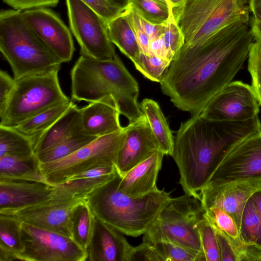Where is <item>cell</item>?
<instances>
[{"label": "cell", "mask_w": 261, "mask_h": 261, "mask_svg": "<svg viewBox=\"0 0 261 261\" xmlns=\"http://www.w3.org/2000/svg\"><path fill=\"white\" fill-rule=\"evenodd\" d=\"M254 42L250 19H242L200 43H185L160 83L163 93L178 109L200 114L241 70Z\"/></svg>", "instance_id": "6da1fadb"}, {"label": "cell", "mask_w": 261, "mask_h": 261, "mask_svg": "<svg viewBox=\"0 0 261 261\" xmlns=\"http://www.w3.org/2000/svg\"><path fill=\"white\" fill-rule=\"evenodd\" d=\"M259 130L258 116L246 121H227L208 119L199 114L182 122L174 138L171 156L185 194L199 200L200 192L225 153Z\"/></svg>", "instance_id": "7a4b0ae2"}, {"label": "cell", "mask_w": 261, "mask_h": 261, "mask_svg": "<svg viewBox=\"0 0 261 261\" xmlns=\"http://www.w3.org/2000/svg\"><path fill=\"white\" fill-rule=\"evenodd\" d=\"M71 99L91 102L107 96L116 100L129 122L143 115L138 102V82L116 55L99 60L81 55L70 71Z\"/></svg>", "instance_id": "3957f363"}, {"label": "cell", "mask_w": 261, "mask_h": 261, "mask_svg": "<svg viewBox=\"0 0 261 261\" xmlns=\"http://www.w3.org/2000/svg\"><path fill=\"white\" fill-rule=\"evenodd\" d=\"M118 173L86 198L95 217L123 234H144L172 198L170 192L158 189L140 196L132 197L118 187Z\"/></svg>", "instance_id": "277c9868"}, {"label": "cell", "mask_w": 261, "mask_h": 261, "mask_svg": "<svg viewBox=\"0 0 261 261\" xmlns=\"http://www.w3.org/2000/svg\"><path fill=\"white\" fill-rule=\"evenodd\" d=\"M0 50L15 80L59 71L62 61L24 20L22 11L0 12Z\"/></svg>", "instance_id": "5b68a950"}, {"label": "cell", "mask_w": 261, "mask_h": 261, "mask_svg": "<svg viewBox=\"0 0 261 261\" xmlns=\"http://www.w3.org/2000/svg\"><path fill=\"white\" fill-rule=\"evenodd\" d=\"M204 213L200 200L191 195L185 194L171 198L143 234L142 241L174 243L205 261L197 228Z\"/></svg>", "instance_id": "8992f818"}, {"label": "cell", "mask_w": 261, "mask_h": 261, "mask_svg": "<svg viewBox=\"0 0 261 261\" xmlns=\"http://www.w3.org/2000/svg\"><path fill=\"white\" fill-rule=\"evenodd\" d=\"M59 71L15 80L0 126L16 127L24 121L56 105L70 99L60 85Z\"/></svg>", "instance_id": "52a82bcc"}, {"label": "cell", "mask_w": 261, "mask_h": 261, "mask_svg": "<svg viewBox=\"0 0 261 261\" xmlns=\"http://www.w3.org/2000/svg\"><path fill=\"white\" fill-rule=\"evenodd\" d=\"M248 0H189L178 19L185 43H200L229 24L250 19Z\"/></svg>", "instance_id": "ba28073f"}, {"label": "cell", "mask_w": 261, "mask_h": 261, "mask_svg": "<svg viewBox=\"0 0 261 261\" xmlns=\"http://www.w3.org/2000/svg\"><path fill=\"white\" fill-rule=\"evenodd\" d=\"M125 135L123 127L118 132L98 137L65 158L40 163L42 172L49 184L56 186L89 169L115 165Z\"/></svg>", "instance_id": "9c48e42d"}, {"label": "cell", "mask_w": 261, "mask_h": 261, "mask_svg": "<svg viewBox=\"0 0 261 261\" xmlns=\"http://www.w3.org/2000/svg\"><path fill=\"white\" fill-rule=\"evenodd\" d=\"M66 4L70 30L81 55L99 60L113 59L117 54L108 36L107 23L82 0H66Z\"/></svg>", "instance_id": "30bf717a"}, {"label": "cell", "mask_w": 261, "mask_h": 261, "mask_svg": "<svg viewBox=\"0 0 261 261\" xmlns=\"http://www.w3.org/2000/svg\"><path fill=\"white\" fill-rule=\"evenodd\" d=\"M21 236L23 250L18 260L86 261V251L70 237L23 222Z\"/></svg>", "instance_id": "8fae6325"}, {"label": "cell", "mask_w": 261, "mask_h": 261, "mask_svg": "<svg viewBox=\"0 0 261 261\" xmlns=\"http://www.w3.org/2000/svg\"><path fill=\"white\" fill-rule=\"evenodd\" d=\"M259 177H261V130L249 135L231 146L219 162L206 185Z\"/></svg>", "instance_id": "7c38bea8"}, {"label": "cell", "mask_w": 261, "mask_h": 261, "mask_svg": "<svg viewBox=\"0 0 261 261\" xmlns=\"http://www.w3.org/2000/svg\"><path fill=\"white\" fill-rule=\"evenodd\" d=\"M259 112V105L251 85L235 81L215 95L200 114L213 120L246 121L258 116Z\"/></svg>", "instance_id": "4fadbf2b"}, {"label": "cell", "mask_w": 261, "mask_h": 261, "mask_svg": "<svg viewBox=\"0 0 261 261\" xmlns=\"http://www.w3.org/2000/svg\"><path fill=\"white\" fill-rule=\"evenodd\" d=\"M260 189L261 177L207 185L200 192L199 200L204 210L217 207L228 213L240 229L247 202Z\"/></svg>", "instance_id": "5bb4252c"}, {"label": "cell", "mask_w": 261, "mask_h": 261, "mask_svg": "<svg viewBox=\"0 0 261 261\" xmlns=\"http://www.w3.org/2000/svg\"><path fill=\"white\" fill-rule=\"evenodd\" d=\"M22 15L29 27L63 63L71 60L75 47L71 31L56 13L42 7L22 11Z\"/></svg>", "instance_id": "9a60e30c"}, {"label": "cell", "mask_w": 261, "mask_h": 261, "mask_svg": "<svg viewBox=\"0 0 261 261\" xmlns=\"http://www.w3.org/2000/svg\"><path fill=\"white\" fill-rule=\"evenodd\" d=\"M84 199L50 198L36 205L5 214L13 215L23 223L71 238L72 215L77 205Z\"/></svg>", "instance_id": "2e32d148"}, {"label": "cell", "mask_w": 261, "mask_h": 261, "mask_svg": "<svg viewBox=\"0 0 261 261\" xmlns=\"http://www.w3.org/2000/svg\"><path fill=\"white\" fill-rule=\"evenodd\" d=\"M125 130V138L115 165L121 176L160 150L157 141L143 114L129 122Z\"/></svg>", "instance_id": "e0dca14e"}, {"label": "cell", "mask_w": 261, "mask_h": 261, "mask_svg": "<svg viewBox=\"0 0 261 261\" xmlns=\"http://www.w3.org/2000/svg\"><path fill=\"white\" fill-rule=\"evenodd\" d=\"M54 186L29 180L0 178V214H8L50 199Z\"/></svg>", "instance_id": "ac0fdd59"}, {"label": "cell", "mask_w": 261, "mask_h": 261, "mask_svg": "<svg viewBox=\"0 0 261 261\" xmlns=\"http://www.w3.org/2000/svg\"><path fill=\"white\" fill-rule=\"evenodd\" d=\"M80 108V125L85 134L99 137L121 130L118 105L112 96L89 102Z\"/></svg>", "instance_id": "d6986e66"}, {"label": "cell", "mask_w": 261, "mask_h": 261, "mask_svg": "<svg viewBox=\"0 0 261 261\" xmlns=\"http://www.w3.org/2000/svg\"><path fill=\"white\" fill-rule=\"evenodd\" d=\"M123 234L96 217L86 261H127L132 246Z\"/></svg>", "instance_id": "ffe728a7"}, {"label": "cell", "mask_w": 261, "mask_h": 261, "mask_svg": "<svg viewBox=\"0 0 261 261\" xmlns=\"http://www.w3.org/2000/svg\"><path fill=\"white\" fill-rule=\"evenodd\" d=\"M115 165L89 169L66 182L54 186L51 199L59 200L84 199L117 173Z\"/></svg>", "instance_id": "44dd1931"}, {"label": "cell", "mask_w": 261, "mask_h": 261, "mask_svg": "<svg viewBox=\"0 0 261 261\" xmlns=\"http://www.w3.org/2000/svg\"><path fill=\"white\" fill-rule=\"evenodd\" d=\"M164 155L158 150L124 175L121 176L118 186L119 190L132 197L142 196L157 190L156 181Z\"/></svg>", "instance_id": "7402d4cb"}, {"label": "cell", "mask_w": 261, "mask_h": 261, "mask_svg": "<svg viewBox=\"0 0 261 261\" xmlns=\"http://www.w3.org/2000/svg\"><path fill=\"white\" fill-rule=\"evenodd\" d=\"M239 230L244 247V261H261V223L251 197L245 206Z\"/></svg>", "instance_id": "603a6c76"}, {"label": "cell", "mask_w": 261, "mask_h": 261, "mask_svg": "<svg viewBox=\"0 0 261 261\" xmlns=\"http://www.w3.org/2000/svg\"><path fill=\"white\" fill-rule=\"evenodd\" d=\"M0 178L48 184L41 169L40 162L35 153L25 156L0 157Z\"/></svg>", "instance_id": "cb8c5ba5"}, {"label": "cell", "mask_w": 261, "mask_h": 261, "mask_svg": "<svg viewBox=\"0 0 261 261\" xmlns=\"http://www.w3.org/2000/svg\"><path fill=\"white\" fill-rule=\"evenodd\" d=\"M80 108L74 103L42 135L34 148L36 154L56 145L80 126Z\"/></svg>", "instance_id": "d4e9b609"}, {"label": "cell", "mask_w": 261, "mask_h": 261, "mask_svg": "<svg viewBox=\"0 0 261 261\" xmlns=\"http://www.w3.org/2000/svg\"><path fill=\"white\" fill-rule=\"evenodd\" d=\"M74 103L72 100L56 105L23 122L14 127L32 141L33 147L42 135Z\"/></svg>", "instance_id": "484cf974"}, {"label": "cell", "mask_w": 261, "mask_h": 261, "mask_svg": "<svg viewBox=\"0 0 261 261\" xmlns=\"http://www.w3.org/2000/svg\"><path fill=\"white\" fill-rule=\"evenodd\" d=\"M140 106L157 141L159 150L165 155L172 156L174 137L159 104L153 99L145 98Z\"/></svg>", "instance_id": "4316f807"}, {"label": "cell", "mask_w": 261, "mask_h": 261, "mask_svg": "<svg viewBox=\"0 0 261 261\" xmlns=\"http://www.w3.org/2000/svg\"><path fill=\"white\" fill-rule=\"evenodd\" d=\"M22 222L13 215L0 214V261L18 260L23 250Z\"/></svg>", "instance_id": "83f0119b"}, {"label": "cell", "mask_w": 261, "mask_h": 261, "mask_svg": "<svg viewBox=\"0 0 261 261\" xmlns=\"http://www.w3.org/2000/svg\"><path fill=\"white\" fill-rule=\"evenodd\" d=\"M107 31L111 42L134 63L141 51L135 32L124 12L108 23Z\"/></svg>", "instance_id": "f1b7e54d"}, {"label": "cell", "mask_w": 261, "mask_h": 261, "mask_svg": "<svg viewBox=\"0 0 261 261\" xmlns=\"http://www.w3.org/2000/svg\"><path fill=\"white\" fill-rule=\"evenodd\" d=\"M204 210V218L215 230L220 232L228 241L237 254L239 261H244L243 244L233 219L219 208L210 207Z\"/></svg>", "instance_id": "f546056e"}, {"label": "cell", "mask_w": 261, "mask_h": 261, "mask_svg": "<svg viewBox=\"0 0 261 261\" xmlns=\"http://www.w3.org/2000/svg\"><path fill=\"white\" fill-rule=\"evenodd\" d=\"M96 221L93 214L86 199L74 208L71 217V238L86 251L91 241Z\"/></svg>", "instance_id": "4dcf8cb0"}, {"label": "cell", "mask_w": 261, "mask_h": 261, "mask_svg": "<svg viewBox=\"0 0 261 261\" xmlns=\"http://www.w3.org/2000/svg\"><path fill=\"white\" fill-rule=\"evenodd\" d=\"M96 138L84 133L80 126L60 142L37 155L41 163L58 160L74 153Z\"/></svg>", "instance_id": "1f68e13d"}, {"label": "cell", "mask_w": 261, "mask_h": 261, "mask_svg": "<svg viewBox=\"0 0 261 261\" xmlns=\"http://www.w3.org/2000/svg\"><path fill=\"white\" fill-rule=\"evenodd\" d=\"M130 5L142 17L155 24H165L173 18L178 23L183 10L174 9L158 0H131Z\"/></svg>", "instance_id": "d6a6232c"}, {"label": "cell", "mask_w": 261, "mask_h": 261, "mask_svg": "<svg viewBox=\"0 0 261 261\" xmlns=\"http://www.w3.org/2000/svg\"><path fill=\"white\" fill-rule=\"evenodd\" d=\"M33 153L30 139L15 128L0 126V157L25 156Z\"/></svg>", "instance_id": "836d02e7"}, {"label": "cell", "mask_w": 261, "mask_h": 261, "mask_svg": "<svg viewBox=\"0 0 261 261\" xmlns=\"http://www.w3.org/2000/svg\"><path fill=\"white\" fill-rule=\"evenodd\" d=\"M136 68L150 81L160 83L166 74L170 62L153 54L141 53L134 63Z\"/></svg>", "instance_id": "e575fe53"}, {"label": "cell", "mask_w": 261, "mask_h": 261, "mask_svg": "<svg viewBox=\"0 0 261 261\" xmlns=\"http://www.w3.org/2000/svg\"><path fill=\"white\" fill-rule=\"evenodd\" d=\"M197 228L205 261H220L215 231L204 217L198 223Z\"/></svg>", "instance_id": "d590c367"}, {"label": "cell", "mask_w": 261, "mask_h": 261, "mask_svg": "<svg viewBox=\"0 0 261 261\" xmlns=\"http://www.w3.org/2000/svg\"><path fill=\"white\" fill-rule=\"evenodd\" d=\"M151 244L162 261H202L199 256L177 244L164 241Z\"/></svg>", "instance_id": "8d00e7d4"}, {"label": "cell", "mask_w": 261, "mask_h": 261, "mask_svg": "<svg viewBox=\"0 0 261 261\" xmlns=\"http://www.w3.org/2000/svg\"><path fill=\"white\" fill-rule=\"evenodd\" d=\"M161 37L167 51V59L171 62L185 44L184 35L174 18L166 24Z\"/></svg>", "instance_id": "74e56055"}, {"label": "cell", "mask_w": 261, "mask_h": 261, "mask_svg": "<svg viewBox=\"0 0 261 261\" xmlns=\"http://www.w3.org/2000/svg\"><path fill=\"white\" fill-rule=\"evenodd\" d=\"M248 71L251 76V87L261 106V43L255 41L248 57Z\"/></svg>", "instance_id": "f35d334b"}, {"label": "cell", "mask_w": 261, "mask_h": 261, "mask_svg": "<svg viewBox=\"0 0 261 261\" xmlns=\"http://www.w3.org/2000/svg\"><path fill=\"white\" fill-rule=\"evenodd\" d=\"M124 13L135 32L141 53L150 54L149 50L150 39L144 31L140 20L141 15L130 5L124 11Z\"/></svg>", "instance_id": "ab89813d"}, {"label": "cell", "mask_w": 261, "mask_h": 261, "mask_svg": "<svg viewBox=\"0 0 261 261\" xmlns=\"http://www.w3.org/2000/svg\"><path fill=\"white\" fill-rule=\"evenodd\" d=\"M162 261L152 244L142 241L136 247L132 246L127 261Z\"/></svg>", "instance_id": "60d3db41"}, {"label": "cell", "mask_w": 261, "mask_h": 261, "mask_svg": "<svg viewBox=\"0 0 261 261\" xmlns=\"http://www.w3.org/2000/svg\"><path fill=\"white\" fill-rule=\"evenodd\" d=\"M90 6L107 23L124 11L110 4L106 0H82Z\"/></svg>", "instance_id": "b9f144b4"}, {"label": "cell", "mask_w": 261, "mask_h": 261, "mask_svg": "<svg viewBox=\"0 0 261 261\" xmlns=\"http://www.w3.org/2000/svg\"><path fill=\"white\" fill-rule=\"evenodd\" d=\"M15 82L7 72L0 70V118L5 112Z\"/></svg>", "instance_id": "7bdbcfd3"}, {"label": "cell", "mask_w": 261, "mask_h": 261, "mask_svg": "<svg viewBox=\"0 0 261 261\" xmlns=\"http://www.w3.org/2000/svg\"><path fill=\"white\" fill-rule=\"evenodd\" d=\"M13 9L24 11L42 7H56L59 0H3Z\"/></svg>", "instance_id": "ee69618b"}, {"label": "cell", "mask_w": 261, "mask_h": 261, "mask_svg": "<svg viewBox=\"0 0 261 261\" xmlns=\"http://www.w3.org/2000/svg\"><path fill=\"white\" fill-rule=\"evenodd\" d=\"M215 231L219 247L220 261H239L237 254L228 241L220 232L216 230Z\"/></svg>", "instance_id": "f6af8a7d"}, {"label": "cell", "mask_w": 261, "mask_h": 261, "mask_svg": "<svg viewBox=\"0 0 261 261\" xmlns=\"http://www.w3.org/2000/svg\"><path fill=\"white\" fill-rule=\"evenodd\" d=\"M149 50L151 54L168 61L167 51L161 37L150 40Z\"/></svg>", "instance_id": "bcb514c9"}, {"label": "cell", "mask_w": 261, "mask_h": 261, "mask_svg": "<svg viewBox=\"0 0 261 261\" xmlns=\"http://www.w3.org/2000/svg\"><path fill=\"white\" fill-rule=\"evenodd\" d=\"M250 25L254 35L255 41L261 43V20L252 18Z\"/></svg>", "instance_id": "7dc6e473"}, {"label": "cell", "mask_w": 261, "mask_h": 261, "mask_svg": "<svg viewBox=\"0 0 261 261\" xmlns=\"http://www.w3.org/2000/svg\"><path fill=\"white\" fill-rule=\"evenodd\" d=\"M248 5L253 17L261 20V0H249Z\"/></svg>", "instance_id": "c3c4849f"}, {"label": "cell", "mask_w": 261, "mask_h": 261, "mask_svg": "<svg viewBox=\"0 0 261 261\" xmlns=\"http://www.w3.org/2000/svg\"><path fill=\"white\" fill-rule=\"evenodd\" d=\"M251 198L259 216L261 223V189L255 192L252 196ZM259 246L261 248V237L259 241Z\"/></svg>", "instance_id": "681fc988"}, {"label": "cell", "mask_w": 261, "mask_h": 261, "mask_svg": "<svg viewBox=\"0 0 261 261\" xmlns=\"http://www.w3.org/2000/svg\"><path fill=\"white\" fill-rule=\"evenodd\" d=\"M110 4L122 11L126 10L130 5L131 0H106Z\"/></svg>", "instance_id": "f907efd6"}, {"label": "cell", "mask_w": 261, "mask_h": 261, "mask_svg": "<svg viewBox=\"0 0 261 261\" xmlns=\"http://www.w3.org/2000/svg\"><path fill=\"white\" fill-rule=\"evenodd\" d=\"M189 0H169L171 6L174 9H183Z\"/></svg>", "instance_id": "816d5d0a"}, {"label": "cell", "mask_w": 261, "mask_h": 261, "mask_svg": "<svg viewBox=\"0 0 261 261\" xmlns=\"http://www.w3.org/2000/svg\"><path fill=\"white\" fill-rule=\"evenodd\" d=\"M158 1H160V2H162V3H164V4H167V5H169V6H171V7H172L171 6V5H170V2H169V0H158ZM172 8H173V7H172Z\"/></svg>", "instance_id": "f5cc1de1"}, {"label": "cell", "mask_w": 261, "mask_h": 261, "mask_svg": "<svg viewBox=\"0 0 261 261\" xmlns=\"http://www.w3.org/2000/svg\"><path fill=\"white\" fill-rule=\"evenodd\" d=\"M249 0H248V2L249 1Z\"/></svg>", "instance_id": "db71d44e"}]
</instances>
